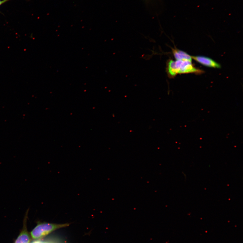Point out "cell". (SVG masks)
<instances>
[{
    "mask_svg": "<svg viewBox=\"0 0 243 243\" xmlns=\"http://www.w3.org/2000/svg\"><path fill=\"white\" fill-rule=\"evenodd\" d=\"M166 71L170 78L175 77L178 74L194 73L200 74L203 73L202 70L195 67L191 61H189L168 60Z\"/></svg>",
    "mask_w": 243,
    "mask_h": 243,
    "instance_id": "obj_1",
    "label": "cell"
},
{
    "mask_svg": "<svg viewBox=\"0 0 243 243\" xmlns=\"http://www.w3.org/2000/svg\"><path fill=\"white\" fill-rule=\"evenodd\" d=\"M68 223L57 224L48 222H39L31 231V236L35 240L40 239L57 230L65 228L69 226Z\"/></svg>",
    "mask_w": 243,
    "mask_h": 243,
    "instance_id": "obj_2",
    "label": "cell"
},
{
    "mask_svg": "<svg viewBox=\"0 0 243 243\" xmlns=\"http://www.w3.org/2000/svg\"><path fill=\"white\" fill-rule=\"evenodd\" d=\"M191 58L198 63L207 67L214 68H221L220 64L209 57L202 56H192Z\"/></svg>",
    "mask_w": 243,
    "mask_h": 243,
    "instance_id": "obj_3",
    "label": "cell"
},
{
    "mask_svg": "<svg viewBox=\"0 0 243 243\" xmlns=\"http://www.w3.org/2000/svg\"><path fill=\"white\" fill-rule=\"evenodd\" d=\"M29 209L26 211L24 220V224L21 232L19 235L15 243H30V237L26 228V222Z\"/></svg>",
    "mask_w": 243,
    "mask_h": 243,
    "instance_id": "obj_4",
    "label": "cell"
},
{
    "mask_svg": "<svg viewBox=\"0 0 243 243\" xmlns=\"http://www.w3.org/2000/svg\"><path fill=\"white\" fill-rule=\"evenodd\" d=\"M172 53L176 60L192 61L191 56L186 53L177 48H172Z\"/></svg>",
    "mask_w": 243,
    "mask_h": 243,
    "instance_id": "obj_5",
    "label": "cell"
},
{
    "mask_svg": "<svg viewBox=\"0 0 243 243\" xmlns=\"http://www.w3.org/2000/svg\"><path fill=\"white\" fill-rule=\"evenodd\" d=\"M7 1L8 0H3V1H1V0H0V5H2L3 3Z\"/></svg>",
    "mask_w": 243,
    "mask_h": 243,
    "instance_id": "obj_6",
    "label": "cell"
}]
</instances>
